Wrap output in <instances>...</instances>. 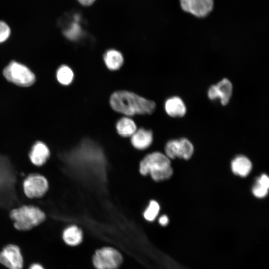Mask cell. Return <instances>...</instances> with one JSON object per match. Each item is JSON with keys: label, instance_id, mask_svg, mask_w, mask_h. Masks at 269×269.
<instances>
[{"label": "cell", "instance_id": "obj_1", "mask_svg": "<svg viewBox=\"0 0 269 269\" xmlns=\"http://www.w3.org/2000/svg\"><path fill=\"white\" fill-rule=\"evenodd\" d=\"M69 162L82 175L99 181L105 179L106 160L100 147L93 141H83L69 155Z\"/></svg>", "mask_w": 269, "mask_h": 269}, {"label": "cell", "instance_id": "obj_2", "mask_svg": "<svg viewBox=\"0 0 269 269\" xmlns=\"http://www.w3.org/2000/svg\"><path fill=\"white\" fill-rule=\"evenodd\" d=\"M110 104L114 111L128 116L150 114L156 107L154 101L126 90L114 92L110 96Z\"/></svg>", "mask_w": 269, "mask_h": 269}, {"label": "cell", "instance_id": "obj_3", "mask_svg": "<svg viewBox=\"0 0 269 269\" xmlns=\"http://www.w3.org/2000/svg\"><path fill=\"white\" fill-rule=\"evenodd\" d=\"M139 171L143 175H150L156 181L169 179L173 174L170 159L159 152L146 155L140 163Z\"/></svg>", "mask_w": 269, "mask_h": 269}, {"label": "cell", "instance_id": "obj_4", "mask_svg": "<svg viewBox=\"0 0 269 269\" xmlns=\"http://www.w3.org/2000/svg\"><path fill=\"white\" fill-rule=\"evenodd\" d=\"M14 227L20 231H28L39 225L46 218L45 213L33 206H22L13 209L10 213Z\"/></svg>", "mask_w": 269, "mask_h": 269}, {"label": "cell", "instance_id": "obj_5", "mask_svg": "<svg viewBox=\"0 0 269 269\" xmlns=\"http://www.w3.org/2000/svg\"><path fill=\"white\" fill-rule=\"evenodd\" d=\"M3 74L8 81L22 87L30 86L35 81V76L29 68L15 61L5 67Z\"/></svg>", "mask_w": 269, "mask_h": 269}, {"label": "cell", "instance_id": "obj_6", "mask_svg": "<svg viewBox=\"0 0 269 269\" xmlns=\"http://www.w3.org/2000/svg\"><path fill=\"white\" fill-rule=\"evenodd\" d=\"M122 261L121 254L111 247L97 250L93 258V264L97 269H116Z\"/></svg>", "mask_w": 269, "mask_h": 269}, {"label": "cell", "instance_id": "obj_7", "mask_svg": "<svg viewBox=\"0 0 269 269\" xmlns=\"http://www.w3.org/2000/svg\"><path fill=\"white\" fill-rule=\"evenodd\" d=\"M0 263L8 269H22L24 261L20 248L12 244L5 246L0 252Z\"/></svg>", "mask_w": 269, "mask_h": 269}, {"label": "cell", "instance_id": "obj_8", "mask_svg": "<svg viewBox=\"0 0 269 269\" xmlns=\"http://www.w3.org/2000/svg\"><path fill=\"white\" fill-rule=\"evenodd\" d=\"M48 189L46 179L39 174L28 176L23 182V189L25 195L29 198H39L43 196Z\"/></svg>", "mask_w": 269, "mask_h": 269}, {"label": "cell", "instance_id": "obj_9", "mask_svg": "<svg viewBox=\"0 0 269 269\" xmlns=\"http://www.w3.org/2000/svg\"><path fill=\"white\" fill-rule=\"evenodd\" d=\"M6 161L0 158V203L5 198H8L13 193L14 177L11 169Z\"/></svg>", "mask_w": 269, "mask_h": 269}, {"label": "cell", "instance_id": "obj_10", "mask_svg": "<svg viewBox=\"0 0 269 269\" xmlns=\"http://www.w3.org/2000/svg\"><path fill=\"white\" fill-rule=\"evenodd\" d=\"M233 86L230 81L223 78L216 85L211 86L207 92L208 98L211 100H220L222 105H226L231 98Z\"/></svg>", "mask_w": 269, "mask_h": 269}, {"label": "cell", "instance_id": "obj_11", "mask_svg": "<svg viewBox=\"0 0 269 269\" xmlns=\"http://www.w3.org/2000/svg\"><path fill=\"white\" fill-rule=\"evenodd\" d=\"M182 9L198 17L207 16L212 10L213 0H180Z\"/></svg>", "mask_w": 269, "mask_h": 269}, {"label": "cell", "instance_id": "obj_12", "mask_svg": "<svg viewBox=\"0 0 269 269\" xmlns=\"http://www.w3.org/2000/svg\"><path fill=\"white\" fill-rule=\"evenodd\" d=\"M132 145L136 149L144 150L149 147L153 142V134L144 128L137 129L130 137Z\"/></svg>", "mask_w": 269, "mask_h": 269}, {"label": "cell", "instance_id": "obj_13", "mask_svg": "<svg viewBox=\"0 0 269 269\" xmlns=\"http://www.w3.org/2000/svg\"><path fill=\"white\" fill-rule=\"evenodd\" d=\"M166 113L172 117H182L187 111L183 100L178 96H172L167 99L164 104Z\"/></svg>", "mask_w": 269, "mask_h": 269}, {"label": "cell", "instance_id": "obj_14", "mask_svg": "<svg viewBox=\"0 0 269 269\" xmlns=\"http://www.w3.org/2000/svg\"><path fill=\"white\" fill-rule=\"evenodd\" d=\"M50 151L42 142L38 141L33 146L29 154L32 163L36 166L43 165L49 158Z\"/></svg>", "mask_w": 269, "mask_h": 269}, {"label": "cell", "instance_id": "obj_15", "mask_svg": "<svg viewBox=\"0 0 269 269\" xmlns=\"http://www.w3.org/2000/svg\"><path fill=\"white\" fill-rule=\"evenodd\" d=\"M231 167L234 174L245 177L250 173L252 164L251 161L247 157L239 155L232 161Z\"/></svg>", "mask_w": 269, "mask_h": 269}, {"label": "cell", "instance_id": "obj_16", "mask_svg": "<svg viewBox=\"0 0 269 269\" xmlns=\"http://www.w3.org/2000/svg\"><path fill=\"white\" fill-rule=\"evenodd\" d=\"M103 60L107 68L112 71L118 70L124 62L122 53L114 49L107 50L104 54Z\"/></svg>", "mask_w": 269, "mask_h": 269}, {"label": "cell", "instance_id": "obj_17", "mask_svg": "<svg viewBox=\"0 0 269 269\" xmlns=\"http://www.w3.org/2000/svg\"><path fill=\"white\" fill-rule=\"evenodd\" d=\"M116 128L118 134L124 137H131L137 129L134 121L128 117L120 119L116 123Z\"/></svg>", "mask_w": 269, "mask_h": 269}, {"label": "cell", "instance_id": "obj_18", "mask_svg": "<svg viewBox=\"0 0 269 269\" xmlns=\"http://www.w3.org/2000/svg\"><path fill=\"white\" fill-rule=\"evenodd\" d=\"M62 238L67 245L76 246L79 244L82 240V232L77 226H70L64 230Z\"/></svg>", "mask_w": 269, "mask_h": 269}, {"label": "cell", "instance_id": "obj_19", "mask_svg": "<svg viewBox=\"0 0 269 269\" xmlns=\"http://www.w3.org/2000/svg\"><path fill=\"white\" fill-rule=\"evenodd\" d=\"M269 188V178L266 174H262L256 180L252 188V193L257 198L266 196Z\"/></svg>", "mask_w": 269, "mask_h": 269}, {"label": "cell", "instance_id": "obj_20", "mask_svg": "<svg viewBox=\"0 0 269 269\" xmlns=\"http://www.w3.org/2000/svg\"><path fill=\"white\" fill-rule=\"evenodd\" d=\"M74 74L72 69L67 65L60 66L56 72V78L59 83L65 86L70 85L74 79Z\"/></svg>", "mask_w": 269, "mask_h": 269}, {"label": "cell", "instance_id": "obj_21", "mask_svg": "<svg viewBox=\"0 0 269 269\" xmlns=\"http://www.w3.org/2000/svg\"><path fill=\"white\" fill-rule=\"evenodd\" d=\"M179 140L178 158L185 160L190 159L194 152L193 145L191 142L186 138H183Z\"/></svg>", "mask_w": 269, "mask_h": 269}, {"label": "cell", "instance_id": "obj_22", "mask_svg": "<svg viewBox=\"0 0 269 269\" xmlns=\"http://www.w3.org/2000/svg\"><path fill=\"white\" fill-rule=\"evenodd\" d=\"M159 211L160 206L159 203L155 200H151L144 211L143 216L147 221H154L157 217Z\"/></svg>", "mask_w": 269, "mask_h": 269}, {"label": "cell", "instance_id": "obj_23", "mask_svg": "<svg viewBox=\"0 0 269 269\" xmlns=\"http://www.w3.org/2000/svg\"><path fill=\"white\" fill-rule=\"evenodd\" d=\"M178 140H172L168 141L165 148V155L170 159L178 157Z\"/></svg>", "mask_w": 269, "mask_h": 269}, {"label": "cell", "instance_id": "obj_24", "mask_svg": "<svg viewBox=\"0 0 269 269\" xmlns=\"http://www.w3.org/2000/svg\"><path fill=\"white\" fill-rule=\"evenodd\" d=\"M11 30L4 21L0 20V43L5 42L10 36Z\"/></svg>", "mask_w": 269, "mask_h": 269}, {"label": "cell", "instance_id": "obj_25", "mask_svg": "<svg viewBox=\"0 0 269 269\" xmlns=\"http://www.w3.org/2000/svg\"><path fill=\"white\" fill-rule=\"evenodd\" d=\"M169 222V219L166 215H162L159 219V223L161 225L165 226Z\"/></svg>", "mask_w": 269, "mask_h": 269}, {"label": "cell", "instance_id": "obj_26", "mask_svg": "<svg viewBox=\"0 0 269 269\" xmlns=\"http://www.w3.org/2000/svg\"><path fill=\"white\" fill-rule=\"evenodd\" d=\"M84 6H90L92 5L96 0H77Z\"/></svg>", "mask_w": 269, "mask_h": 269}, {"label": "cell", "instance_id": "obj_27", "mask_svg": "<svg viewBox=\"0 0 269 269\" xmlns=\"http://www.w3.org/2000/svg\"><path fill=\"white\" fill-rule=\"evenodd\" d=\"M29 269H44V268L39 263H33L30 265Z\"/></svg>", "mask_w": 269, "mask_h": 269}]
</instances>
